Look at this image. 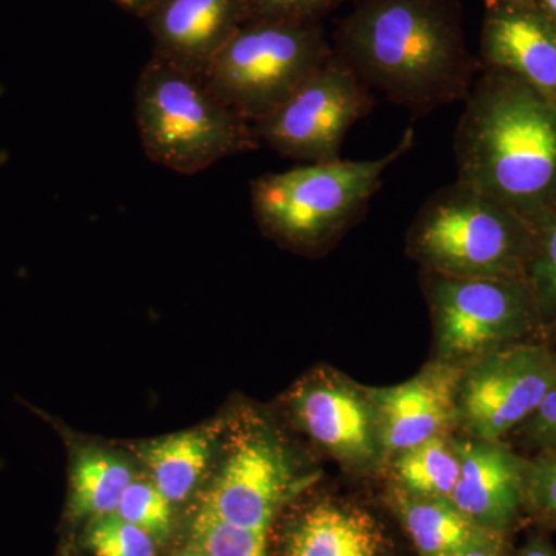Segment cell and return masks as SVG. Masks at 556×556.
<instances>
[{"label":"cell","instance_id":"11","mask_svg":"<svg viewBox=\"0 0 556 556\" xmlns=\"http://www.w3.org/2000/svg\"><path fill=\"white\" fill-rule=\"evenodd\" d=\"M291 407L300 427L350 470H375L387 459L367 387L338 372H317L295 390Z\"/></svg>","mask_w":556,"mask_h":556},{"label":"cell","instance_id":"21","mask_svg":"<svg viewBox=\"0 0 556 556\" xmlns=\"http://www.w3.org/2000/svg\"><path fill=\"white\" fill-rule=\"evenodd\" d=\"M536 241L527 285L532 291L544 340L556 342V203L538 223Z\"/></svg>","mask_w":556,"mask_h":556},{"label":"cell","instance_id":"24","mask_svg":"<svg viewBox=\"0 0 556 556\" xmlns=\"http://www.w3.org/2000/svg\"><path fill=\"white\" fill-rule=\"evenodd\" d=\"M86 541L97 556H155V540L116 514L91 519Z\"/></svg>","mask_w":556,"mask_h":556},{"label":"cell","instance_id":"14","mask_svg":"<svg viewBox=\"0 0 556 556\" xmlns=\"http://www.w3.org/2000/svg\"><path fill=\"white\" fill-rule=\"evenodd\" d=\"M459 442V478L450 500L481 529L510 533L525 515L527 457L506 441Z\"/></svg>","mask_w":556,"mask_h":556},{"label":"cell","instance_id":"7","mask_svg":"<svg viewBox=\"0 0 556 556\" xmlns=\"http://www.w3.org/2000/svg\"><path fill=\"white\" fill-rule=\"evenodd\" d=\"M428 300L438 358L467 364L522 342H546L527 281L430 274Z\"/></svg>","mask_w":556,"mask_h":556},{"label":"cell","instance_id":"33","mask_svg":"<svg viewBox=\"0 0 556 556\" xmlns=\"http://www.w3.org/2000/svg\"><path fill=\"white\" fill-rule=\"evenodd\" d=\"M495 2H515V0H495Z\"/></svg>","mask_w":556,"mask_h":556},{"label":"cell","instance_id":"26","mask_svg":"<svg viewBox=\"0 0 556 556\" xmlns=\"http://www.w3.org/2000/svg\"><path fill=\"white\" fill-rule=\"evenodd\" d=\"M342 0H248L249 21L320 22Z\"/></svg>","mask_w":556,"mask_h":556},{"label":"cell","instance_id":"28","mask_svg":"<svg viewBox=\"0 0 556 556\" xmlns=\"http://www.w3.org/2000/svg\"><path fill=\"white\" fill-rule=\"evenodd\" d=\"M507 536L508 533L484 529L456 556H507Z\"/></svg>","mask_w":556,"mask_h":556},{"label":"cell","instance_id":"8","mask_svg":"<svg viewBox=\"0 0 556 556\" xmlns=\"http://www.w3.org/2000/svg\"><path fill=\"white\" fill-rule=\"evenodd\" d=\"M368 87L334 53L294 93L252 124L258 144L300 163L340 159L346 134L371 110Z\"/></svg>","mask_w":556,"mask_h":556},{"label":"cell","instance_id":"25","mask_svg":"<svg viewBox=\"0 0 556 556\" xmlns=\"http://www.w3.org/2000/svg\"><path fill=\"white\" fill-rule=\"evenodd\" d=\"M525 514L556 529V452L527 457Z\"/></svg>","mask_w":556,"mask_h":556},{"label":"cell","instance_id":"17","mask_svg":"<svg viewBox=\"0 0 556 556\" xmlns=\"http://www.w3.org/2000/svg\"><path fill=\"white\" fill-rule=\"evenodd\" d=\"M394 508L420 556H456L484 530L448 497L413 496L396 490Z\"/></svg>","mask_w":556,"mask_h":556},{"label":"cell","instance_id":"30","mask_svg":"<svg viewBox=\"0 0 556 556\" xmlns=\"http://www.w3.org/2000/svg\"><path fill=\"white\" fill-rule=\"evenodd\" d=\"M112 2L142 20L150 10V7L155 3V0H112Z\"/></svg>","mask_w":556,"mask_h":556},{"label":"cell","instance_id":"18","mask_svg":"<svg viewBox=\"0 0 556 556\" xmlns=\"http://www.w3.org/2000/svg\"><path fill=\"white\" fill-rule=\"evenodd\" d=\"M131 481V468L119 456L102 448H79L70 468V518L93 519L115 514Z\"/></svg>","mask_w":556,"mask_h":556},{"label":"cell","instance_id":"5","mask_svg":"<svg viewBox=\"0 0 556 556\" xmlns=\"http://www.w3.org/2000/svg\"><path fill=\"white\" fill-rule=\"evenodd\" d=\"M135 118L149 160L181 175L258 148L252 124L219 100L201 76L159 56L139 73Z\"/></svg>","mask_w":556,"mask_h":556},{"label":"cell","instance_id":"9","mask_svg":"<svg viewBox=\"0 0 556 556\" xmlns=\"http://www.w3.org/2000/svg\"><path fill=\"white\" fill-rule=\"evenodd\" d=\"M556 387V348L522 342L463 365L457 427L468 438L506 441Z\"/></svg>","mask_w":556,"mask_h":556},{"label":"cell","instance_id":"31","mask_svg":"<svg viewBox=\"0 0 556 556\" xmlns=\"http://www.w3.org/2000/svg\"><path fill=\"white\" fill-rule=\"evenodd\" d=\"M175 556H206L203 554V552L200 551L199 547L193 546V544H190L188 548H185V551L178 552Z\"/></svg>","mask_w":556,"mask_h":556},{"label":"cell","instance_id":"10","mask_svg":"<svg viewBox=\"0 0 556 556\" xmlns=\"http://www.w3.org/2000/svg\"><path fill=\"white\" fill-rule=\"evenodd\" d=\"M306 485L288 453L270 434L240 439L201 501L200 511L229 525L268 533L280 507Z\"/></svg>","mask_w":556,"mask_h":556},{"label":"cell","instance_id":"3","mask_svg":"<svg viewBox=\"0 0 556 556\" xmlns=\"http://www.w3.org/2000/svg\"><path fill=\"white\" fill-rule=\"evenodd\" d=\"M535 228L506 204L456 181L420 207L408 252L428 274L527 281Z\"/></svg>","mask_w":556,"mask_h":556},{"label":"cell","instance_id":"32","mask_svg":"<svg viewBox=\"0 0 556 556\" xmlns=\"http://www.w3.org/2000/svg\"><path fill=\"white\" fill-rule=\"evenodd\" d=\"M541 9L556 17V0H541Z\"/></svg>","mask_w":556,"mask_h":556},{"label":"cell","instance_id":"15","mask_svg":"<svg viewBox=\"0 0 556 556\" xmlns=\"http://www.w3.org/2000/svg\"><path fill=\"white\" fill-rule=\"evenodd\" d=\"M486 68L501 70L556 101V17L529 0L495 2L481 33Z\"/></svg>","mask_w":556,"mask_h":556},{"label":"cell","instance_id":"13","mask_svg":"<svg viewBox=\"0 0 556 556\" xmlns=\"http://www.w3.org/2000/svg\"><path fill=\"white\" fill-rule=\"evenodd\" d=\"M142 21L153 39V56L203 78L249 21L248 0H155Z\"/></svg>","mask_w":556,"mask_h":556},{"label":"cell","instance_id":"2","mask_svg":"<svg viewBox=\"0 0 556 556\" xmlns=\"http://www.w3.org/2000/svg\"><path fill=\"white\" fill-rule=\"evenodd\" d=\"M456 181L536 228L556 203V101L486 68L471 86L455 137Z\"/></svg>","mask_w":556,"mask_h":556},{"label":"cell","instance_id":"20","mask_svg":"<svg viewBox=\"0 0 556 556\" xmlns=\"http://www.w3.org/2000/svg\"><path fill=\"white\" fill-rule=\"evenodd\" d=\"M390 470L399 492L450 500L459 478V442L448 434L428 439L391 456Z\"/></svg>","mask_w":556,"mask_h":556},{"label":"cell","instance_id":"19","mask_svg":"<svg viewBox=\"0 0 556 556\" xmlns=\"http://www.w3.org/2000/svg\"><path fill=\"white\" fill-rule=\"evenodd\" d=\"M211 450L206 431H185L139 445L138 456L149 468L152 484L175 504L188 500L199 485Z\"/></svg>","mask_w":556,"mask_h":556},{"label":"cell","instance_id":"29","mask_svg":"<svg viewBox=\"0 0 556 556\" xmlns=\"http://www.w3.org/2000/svg\"><path fill=\"white\" fill-rule=\"evenodd\" d=\"M514 556H556V551L546 538L533 536Z\"/></svg>","mask_w":556,"mask_h":556},{"label":"cell","instance_id":"23","mask_svg":"<svg viewBox=\"0 0 556 556\" xmlns=\"http://www.w3.org/2000/svg\"><path fill=\"white\" fill-rule=\"evenodd\" d=\"M116 515L144 530L153 540H164L170 532L172 503L152 481H131L121 497Z\"/></svg>","mask_w":556,"mask_h":556},{"label":"cell","instance_id":"12","mask_svg":"<svg viewBox=\"0 0 556 556\" xmlns=\"http://www.w3.org/2000/svg\"><path fill=\"white\" fill-rule=\"evenodd\" d=\"M460 376L463 365L437 358L407 382L367 388L378 408L387 459L457 427Z\"/></svg>","mask_w":556,"mask_h":556},{"label":"cell","instance_id":"22","mask_svg":"<svg viewBox=\"0 0 556 556\" xmlns=\"http://www.w3.org/2000/svg\"><path fill=\"white\" fill-rule=\"evenodd\" d=\"M268 533L229 525L199 510L192 522V544L206 556H268Z\"/></svg>","mask_w":556,"mask_h":556},{"label":"cell","instance_id":"4","mask_svg":"<svg viewBox=\"0 0 556 556\" xmlns=\"http://www.w3.org/2000/svg\"><path fill=\"white\" fill-rule=\"evenodd\" d=\"M415 146L409 127L396 146L375 160L300 164L251 182V206L260 228L295 249H320L339 239L382 188L393 164Z\"/></svg>","mask_w":556,"mask_h":556},{"label":"cell","instance_id":"1","mask_svg":"<svg viewBox=\"0 0 556 556\" xmlns=\"http://www.w3.org/2000/svg\"><path fill=\"white\" fill-rule=\"evenodd\" d=\"M332 51L368 89L417 113L467 98L473 86L459 0H361Z\"/></svg>","mask_w":556,"mask_h":556},{"label":"cell","instance_id":"6","mask_svg":"<svg viewBox=\"0 0 556 556\" xmlns=\"http://www.w3.org/2000/svg\"><path fill=\"white\" fill-rule=\"evenodd\" d=\"M332 53L320 22L248 21L219 50L203 79L219 100L254 124Z\"/></svg>","mask_w":556,"mask_h":556},{"label":"cell","instance_id":"27","mask_svg":"<svg viewBox=\"0 0 556 556\" xmlns=\"http://www.w3.org/2000/svg\"><path fill=\"white\" fill-rule=\"evenodd\" d=\"M527 448L538 453L556 452V387L529 419L514 431Z\"/></svg>","mask_w":556,"mask_h":556},{"label":"cell","instance_id":"16","mask_svg":"<svg viewBox=\"0 0 556 556\" xmlns=\"http://www.w3.org/2000/svg\"><path fill=\"white\" fill-rule=\"evenodd\" d=\"M285 556H388L386 533L364 508L320 501L289 526Z\"/></svg>","mask_w":556,"mask_h":556}]
</instances>
